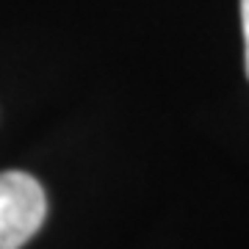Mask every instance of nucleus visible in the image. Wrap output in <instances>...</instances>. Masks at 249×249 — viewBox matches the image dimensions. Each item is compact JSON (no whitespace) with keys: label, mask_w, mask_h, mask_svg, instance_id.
I'll list each match as a JSON object with an SVG mask.
<instances>
[{"label":"nucleus","mask_w":249,"mask_h":249,"mask_svg":"<svg viewBox=\"0 0 249 249\" xmlns=\"http://www.w3.org/2000/svg\"><path fill=\"white\" fill-rule=\"evenodd\" d=\"M47 216L42 183L28 172H0V249H22Z\"/></svg>","instance_id":"f257e3e1"},{"label":"nucleus","mask_w":249,"mask_h":249,"mask_svg":"<svg viewBox=\"0 0 249 249\" xmlns=\"http://www.w3.org/2000/svg\"><path fill=\"white\" fill-rule=\"evenodd\" d=\"M241 28H244V61L249 78V0H241Z\"/></svg>","instance_id":"f03ea898"}]
</instances>
